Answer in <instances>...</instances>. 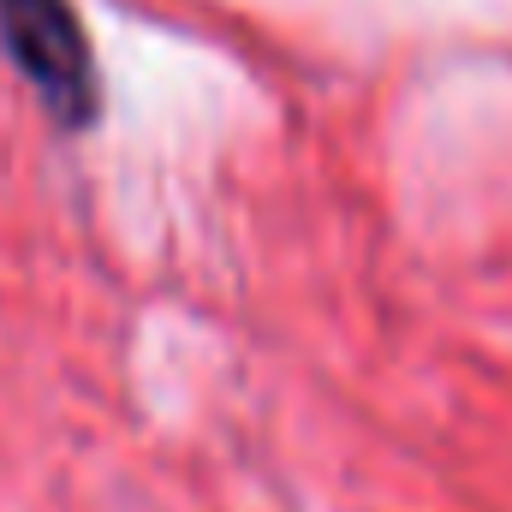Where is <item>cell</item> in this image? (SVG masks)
I'll list each match as a JSON object with an SVG mask.
<instances>
[{"label":"cell","instance_id":"6da1fadb","mask_svg":"<svg viewBox=\"0 0 512 512\" xmlns=\"http://www.w3.org/2000/svg\"><path fill=\"white\" fill-rule=\"evenodd\" d=\"M0 48L12 72L42 96L54 126L90 131L102 114V72L72 0H0Z\"/></svg>","mask_w":512,"mask_h":512}]
</instances>
